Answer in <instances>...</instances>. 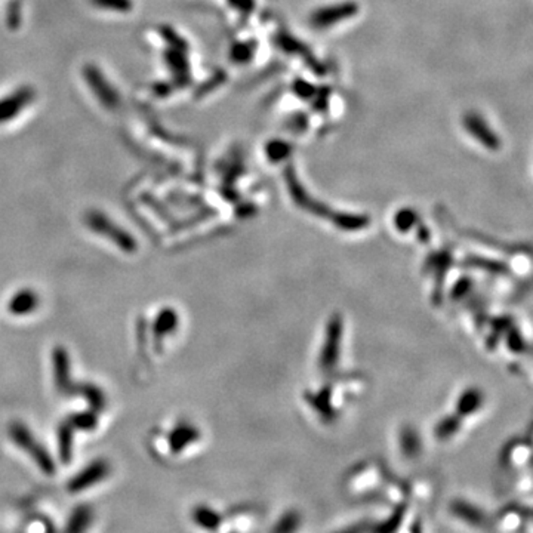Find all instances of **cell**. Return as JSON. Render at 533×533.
Instances as JSON below:
<instances>
[{
	"instance_id": "6da1fadb",
	"label": "cell",
	"mask_w": 533,
	"mask_h": 533,
	"mask_svg": "<svg viewBox=\"0 0 533 533\" xmlns=\"http://www.w3.org/2000/svg\"><path fill=\"white\" fill-rule=\"evenodd\" d=\"M357 11H358V6L354 2L329 5L322 9H317V11L312 15V18H309V21H312L313 27L323 30V28L336 25L338 23L345 21V19L354 17Z\"/></svg>"
},
{
	"instance_id": "7a4b0ae2",
	"label": "cell",
	"mask_w": 533,
	"mask_h": 533,
	"mask_svg": "<svg viewBox=\"0 0 533 533\" xmlns=\"http://www.w3.org/2000/svg\"><path fill=\"white\" fill-rule=\"evenodd\" d=\"M464 124L465 129L468 131L471 137L476 138L481 145L489 149V150H498L501 141L498 135L493 132V129L488 124V122L483 119V116H480L476 111H470L465 114L464 118Z\"/></svg>"
},
{
	"instance_id": "3957f363",
	"label": "cell",
	"mask_w": 533,
	"mask_h": 533,
	"mask_svg": "<svg viewBox=\"0 0 533 533\" xmlns=\"http://www.w3.org/2000/svg\"><path fill=\"white\" fill-rule=\"evenodd\" d=\"M450 512L457 519L474 527H480L486 523V514H484V511L468 501L455 499L450 503Z\"/></svg>"
},
{
	"instance_id": "277c9868",
	"label": "cell",
	"mask_w": 533,
	"mask_h": 533,
	"mask_svg": "<svg viewBox=\"0 0 533 533\" xmlns=\"http://www.w3.org/2000/svg\"><path fill=\"white\" fill-rule=\"evenodd\" d=\"M193 520L197 526L206 530H217L221 525V516L208 507H197L193 511Z\"/></svg>"
},
{
	"instance_id": "5b68a950",
	"label": "cell",
	"mask_w": 533,
	"mask_h": 533,
	"mask_svg": "<svg viewBox=\"0 0 533 533\" xmlns=\"http://www.w3.org/2000/svg\"><path fill=\"white\" fill-rule=\"evenodd\" d=\"M406 514V507L399 505L390 517H387L384 521L378 523V525H371V533H395V530L400 527L402 521Z\"/></svg>"
},
{
	"instance_id": "8992f818",
	"label": "cell",
	"mask_w": 533,
	"mask_h": 533,
	"mask_svg": "<svg viewBox=\"0 0 533 533\" xmlns=\"http://www.w3.org/2000/svg\"><path fill=\"white\" fill-rule=\"evenodd\" d=\"M301 514L295 510H290L277 520L271 533H296L301 526Z\"/></svg>"
},
{
	"instance_id": "52a82bcc",
	"label": "cell",
	"mask_w": 533,
	"mask_h": 533,
	"mask_svg": "<svg viewBox=\"0 0 533 533\" xmlns=\"http://www.w3.org/2000/svg\"><path fill=\"white\" fill-rule=\"evenodd\" d=\"M267 153H268V157L271 160L277 162V160L285 159L287 156L289 145L283 141H271L267 147Z\"/></svg>"
},
{
	"instance_id": "ba28073f",
	"label": "cell",
	"mask_w": 533,
	"mask_h": 533,
	"mask_svg": "<svg viewBox=\"0 0 533 533\" xmlns=\"http://www.w3.org/2000/svg\"><path fill=\"white\" fill-rule=\"evenodd\" d=\"M294 91L298 96H301V98L304 100H308L312 98V96H314V86H312L309 83H307L305 80H296L294 83Z\"/></svg>"
},
{
	"instance_id": "9c48e42d",
	"label": "cell",
	"mask_w": 533,
	"mask_h": 533,
	"mask_svg": "<svg viewBox=\"0 0 533 533\" xmlns=\"http://www.w3.org/2000/svg\"><path fill=\"white\" fill-rule=\"evenodd\" d=\"M369 532H371L369 523L360 521V523H354V525L347 526L336 533H369Z\"/></svg>"
},
{
	"instance_id": "30bf717a",
	"label": "cell",
	"mask_w": 533,
	"mask_h": 533,
	"mask_svg": "<svg viewBox=\"0 0 533 533\" xmlns=\"http://www.w3.org/2000/svg\"><path fill=\"white\" fill-rule=\"evenodd\" d=\"M252 52H254V47H250L249 45H241L239 47V52L236 54V58L239 61H248L249 58L252 56Z\"/></svg>"
}]
</instances>
